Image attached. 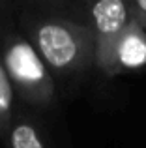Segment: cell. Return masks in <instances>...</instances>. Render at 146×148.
<instances>
[{
	"mask_svg": "<svg viewBox=\"0 0 146 148\" xmlns=\"http://www.w3.org/2000/svg\"><path fill=\"white\" fill-rule=\"evenodd\" d=\"M19 30L36 47L55 77H79L96 66L94 32L75 15L28 6L19 17Z\"/></svg>",
	"mask_w": 146,
	"mask_h": 148,
	"instance_id": "obj_1",
	"label": "cell"
},
{
	"mask_svg": "<svg viewBox=\"0 0 146 148\" xmlns=\"http://www.w3.org/2000/svg\"><path fill=\"white\" fill-rule=\"evenodd\" d=\"M0 53L15 96L21 103L40 111L55 105V75L21 30L6 28L0 32Z\"/></svg>",
	"mask_w": 146,
	"mask_h": 148,
	"instance_id": "obj_2",
	"label": "cell"
},
{
	"mask_svg": "<svg viewBox=\"0 0 146 148\" xmlns=\"http://www.w3.org/2000/svg\"><path fill=\"white\" fill-rule=\"evenodd\" d=\"M83 19L96 38V68L107 77L114 73V54L122 36L133 23L128 0H81Z\"/></svg>",
	"mask_w": 146,
	"mask_h": 148,
	"instance_id": "obj_3",
	"label": "cell"
},
{
	"mask_svg": "<svg viewBox=\"0 0 146 148\" xmlns=\"http://www.w3.org/2000/svg\"><path fill=\"white\" fill-rule=\"evenodd\" d=\"M146 68V32L139 25L131 23L122 36L114 54V73L137 71Z\"/></svg>",
	"mask_w": 146,
	"mask_h": 148,
	"instance_id": "obj_4",
	"label": "cell"
},
{
	"mask_svg": "<svg viewBox=\"0 0 146 148\" xmlns=\"http://www.w3.org/2000/svg\"><path fill=\"white\" fill-rule=\"evenodd\" d=\"M4 145L8 148H49L38 122L30 114H21V112H17L11 122L4 137Z\"/></svg>",
	"mask_w": 146,
	"mask_h": 148,
	"instance_id": "obj_5",
	"label": "cell"
},
{
	"mask_svg": "<svg viewBox=\"0 0 146 148\" xmlns=\"http://www.w3.org/2000/svg\"><path fill=\"white\" fill-rule=\"evenodd\" d=\"M17 105H19V99L15 96L13 84L10 81V75H8L6 66H4V60H2V53H0V139L2 141L6 137L13 118L19 112Z\"/></svg>",
	"mask_w": 146,
	"mask_h": 148,
	"instance_id": "obj_6",
	"label": "cell"
},
{
	"mask_svg": "<svg viewBox=\"0 0 146 148\" xmlns=\"http://www.w3.org/2000/svg\"><path fill=\"white\" fill-rule=\"evenodd\" d=\"M128 6L133 23L146 32V0H128Z\"/></svg>",
	"mask_w": 146,
	"mask_h": 148,
	"instance_id": "obj_7",
	"label": "cell"
},
{
	"mask_svg": "<svg viewBox=\"0 0 146 148\" xmlns=\"http://www.w3.org/2000/svg\"><path fill=\"white\" fill-rule=\"evenodd\" d=\"M32 6L41 8V10H49V11H58V13H66V10L70 6L68 4L71 0H28ZM68 15V13H66Z\"/></svg>",
	"mask_w": 146,
	"mask_h": 148,
	"instance_id": "obj_8",
	"label": "cell"
},
{
	"mask_svg": "<svg viewBox=\"0 0 146 148\" xmlns=\"http://www.w3.org/2000/svg\"><path fill=\"white\" fill-rule=\"evenodd\" d=\"M0 2H17V0H0Z\"/></svg>",
	"mask_w": 146,
	"mask_h": 148,
	"instance_id": "obj_9",
	"label": "cell"
}]
</instances>
